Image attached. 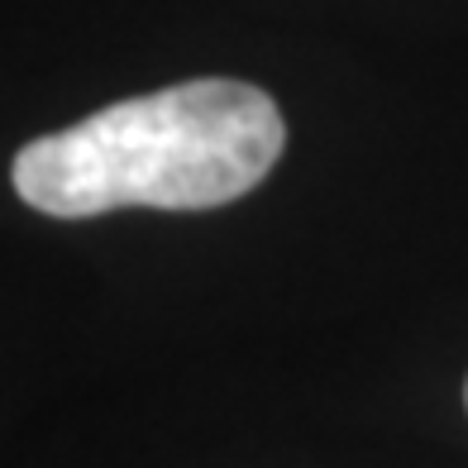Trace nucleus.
Segmentation results:
<instances>
[{
	"label": "nucleus",
	"mask_w": 468,
	"mask_h": 468,
	"mask_svg": "<svg viewBox=\"0 0 468 468\" xmlns=\"http://www.w3.org/2000/svg\"><path fill=\"white\" fill-rule=\"evenodd\" d=\"M463 401H468V388H463Z\"/></svg>",
	"instance_id": "2"
},
{
	"label": "nucleus",
	"mask_w": 468,
	"mask_h": 468,
	"mask_svg": "<svg viewBox=\"0 0 468 468\" xmlns=\"http://www.w3.org/2000/svg\"><path fill=\"white\" fill-rule=\"evenodd\" d=\"M287 124L268 91L229 77L177 81L44 134L15 154V191L58 220L124 206L210 210L253 191L282 158Z\"/></svg>",
	"instance_id": "1"
}]
</instances>
